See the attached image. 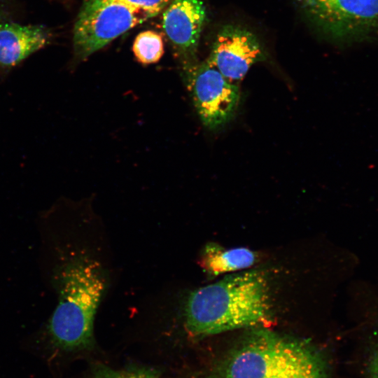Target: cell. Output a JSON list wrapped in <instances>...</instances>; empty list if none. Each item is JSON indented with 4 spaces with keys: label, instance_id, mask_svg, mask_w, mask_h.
<instances>
[{
    "label": "cell",
    "instance_id": "1",
    "mask_svg": "<svg viewBox=\"0 0 378 378\" xmlns=\"http://www.w3.org/2000/svg\"><path fill=\"white\" fill-rule=\"evenodd\" d=\"M270 302L264 272L243 271L192 291L182 315L191 335L204 337L269 322Z\"/></svg>",
    "mask_w": 378,
    "mask_h": 378
},
{
    "label": "cell",
    "instance_id": "2",
    "mask_svg": "<svg viewBox=\"0 0 378 378\" xmlns=\"http://www.w3.org/2000/svg\"><path fill=\"white\" fill-rule=\"evenodd\" d=\"M60 272V295L48 326L50 341L62 350L90 346L95 315L106 287L99 262L86 255L71 258Z\"/></svg>",
    "mask_w": 378,
    "mask_h": 378
},
{
    "label": "cell",
    "instance_id": "3",
    "mask_svg": "<svg viewBox=\"0 0 378 378\" xmlns=\"http://www.w3.org/2000/svg\"><path fill=\"white\" fill-rule=\"evenodd\" d=\"M172 0H85L74 27L76 56L84 59L130 29L152 18Z\"/></svg>",
    "mask_w": 378,
    "mask_h": 378
},
{
    "label": "cell",
    "instance_id": "4",
    "mask_svg": "<svg viewBox=\"0 0 378 378\" xmlns=\"http://www.w3.org/2000/svg\"><path fill=\"white\" fill-rule=\"evenodd\" d=\"M308 344L260 330L251 335L229 358L224 378H272L314 355Z\"/></svg>",
    "mask_w": 378,
    "mask_h": 378
},
{
    "label": "cell",
    "instance_id": "5",
    "mask_svg": "<svg viewBox=\"0 0 378 378\" xmlns=\"http://www.w3.org/2000/svg\"><path fill=\"white\" fill-rule=\"evenodd\" d=\"M307 17L326 35L343 42L378 36V0H297Z\"/></svg>",
    "mask_w": 378,
    "mask_h": 378
},
{
    "label": "cell",
    "instance_id": "6",
    "mask_svg": "<svg viewBox=\"0 0 378 378\" xmlns=\"http://www.w3.org/2000/svg\"><path fill=\"white\" fill-rule=\"evenodd\" d=\"M185 83L203 125L218 130L234 116L239 102V90L207 60L185 67Z\"/></svg>",
    "mask_w": 378,
    "mask_h": 378
},
{
    "label": "cell",
    "instance_id": "7",
    "mask_svg": "<svg viewBox=\"0 0 378 378\" xmlns=\"http://www.w3.org/2000/svg\"><path fill=\"white\" fill-rule=\"evenodd\" d=\"M266 55L257 37L239 26L227 24L218 33L207 61L231 83L241 80Z\"/></svg>",
    "mask_w": 378,
    "mask_h": 378
},
{
    "label": "cell",
    "instance_id": "8",
    "mask_svg": "<svg viewBox=\"0 0 378 378\" xmlns=\"http://www.w3.org/2000/svg\"><path fill=\"white\" fill-rule=\"evenodd\" d=\"M206 18L201 0H172L162 15L163 29L180 54L192 57Z\"/></svg>",
    "mask_w": 378,
    "mask_h": 378
},
{
    "label": "cell",
    "instance_id": "9",
    "mask_svg": "<svg viewBox=\"0 0 378 378\" xmlns=\"http://www.w3.org/2000/svg\"><path fill=\"white\" fill-rule=\"evenodd\" d=\"M50 38L43 25L0 23V69H10L43 48Z\"/></svg>",
    "mask_w": 378,
    "mask_h": 378
},
{
    "label": "cell",
    "instance_id": "10",
    "mask_svg": "<svg viewBox=\"0 0 378 378\" xmlns=\"http://www.w3.org/2000/svg\"><path fill=\"white\" fill-rule=\"evenodd\" d=\"M200 259L205 272L216 276L249 268L256 261L257 255L247 248L226 249L209 243L204 248Z\"/></svg>",
    "mask_w": 378,
    "mask_h": 378
},
{
    "label": "cell",
    "instance_id": "11",
    "mask_svg": "<svg viewBox=\"0 0 378 378\" xmlns=\"http://www.w3.org/2000/svg\"><path fill=\"white\" fill-rule=\"evenodd\" d=\"M132 50L135 57L141 64L156 63L164 53L162 36L153 30L141 31L136 36Z\"/></svg>",
    "mask_w": 378,
    "mask_h": 378
},
{
    "label": "cell",
    "instance_id": "12",
    "mask_svg": "<svg viewBox=\"0 0 378 378\" xmlns=\"http://www.w3.org/2000/svg\"><path fill=\"white\" fill-rule=\"evenodd\" d=\"M272 378H327L325 363L316 352L306 360L295 364Z\"/></svg>",
    "mask_w": 378,
    "mask_h": 378
},
{
    "label": "cell",
    "instance_id": "13",
    "mask_svg": "<svg viewBox=\"0 0 378 378\" xmlns=\"http://www.w3.org/2000/svg\"><path fill=\"white\" fill-rule=\"evenodd\" d=\"M92 378H156L149 372L142 370H115L101 368L96 370Z\"/></svg>",
    "mask_w": 378,
    "mask_h": 378
},
{
    "label": "cell",
    "instance_id": "14",
    "mask_svg": "<svg viewBox=\"0 0 378 378\" xmlns=\"http://www.w3.org/2000/svg\"><path fill=\"white\" fill-rule=\"evenodd\" d=\"M370 378H378V349L372 355L368 365Z\"/></svg>",
    "mask_w": 378,
    "mask_h": 378
}]
</instances>
